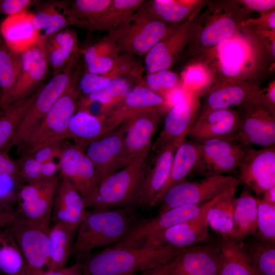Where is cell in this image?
<instances>
[{
	"instance_id": "cell-9",
	"label": "cell",
	"mask_w": 275,
	"mask_h": 275,
	"mask_svg": "<svg viewBox=\"0 0 275 275\" xmlns=\"http://www.w3.org/2000/svg\"><path fill=\"white\" fill-rule=\"evenodd\" d=\"M237 179L232 176L216 175L199 181L185 180L174 186L164 194L158 213L178 206L199 204L210 201L235 185Z\"/></svg>"
},
{
	"instance_id": "cell-4",
	"label": "cell",
	"mask_w": 275,
	"mask_h": 275,
	"mask_svg": "<svg viewBox=\"0 0 275 275\" xmlns=\"http://www.w3.org/2000/svg\"><path fill=\"white\" fill-rule=\"evenodd\" d=\"M173 29L153 15L139 9L120 26L107 36L121 54L144 56Z\"/></svg>"
},
{
	"instance_id": "cell-50",
	"label": "cell",
	"mask_w": 275,
	"mask_h": 275,
	"mask_svg": "<svg viewBox=\"0 0 275 275\" xmlns=\"http://www.w3.org/2000/svg\"><path fill=\"white\" fill-rule=\"evenodd\" d=\"M17 162L22 181L31 183L42 179V164L33 156H21Z\"/></svg>"
},
{
	"instance_id": "cell-59",
	"label": "cell",
	"mask_w": 275,
	"mask_h": 275,
	"mask_svg": "<svg viewBox=\"0 0 275 275\" xmlns=\"http://www.w3.org/2000/svg\"><path fill=\"white\" fill-rule=\"evenodd\" d=\"M59 171V163L53 160L47 161L42 164L41 179H47L57 175Z\"/></svg>"
},
{
	"instance_id": "cell-30",
	"label": "cell",
	"mask_w": 275,
	"mask_h": 275,
	"mask_svg": "<svg viewBox=\"0 0 275 275\" xmlns=\"http://www.w3.org/2000/svg\"><path fill=\"white\" fill-rule=\"evenodd\" d=\"M200 144L186 139L177 147L169 178L164 185L150 205L153 207L160 203L167 191L174 186L186 180L194 169L200 154Z\"/></svg>"
},
{
	"instance_id": "cell-64",
	"label": "cell",
	"mask_w": 275,
	"mask_h": 275,
	"mask_svg": "<svg viewBox=\"0 0 275 275\" xmlns=\"http://www.w3.org/2000/svg\"><path fill=\"white\" fill-rule=\"evenodd\" d=\"M0 24H1V23H0ZM3 40L2 38V37H1V34H0V41H2Z\"/></svg>"
},
{
	"instance_id": "cell-26",
	"label": "cell",
	"mask_w": 275,
	"mask_h": 275,
	"mask_svg": "<svg viewBox=\"0 0 275 275\" xmlns=\"http://www.w3.org/2000/svg\"><path fill=\"white\" fill-rule=\"evenodd\" d=\"M182 141L171 144L157 153L153 167L145 176L135 204L150 206L167 182L176 150Z\"/></svg>"
},
{
	"instance_id": "cell-24",
	"label": "cell",
	"mask_w": 275,
	"mask_h": 275,
	"mask_svg": "<svg viewBox=\"0 0 275 275\" xmlns=\"http://www.w3.org/2000/svg\"><path fill=\"white\" fill-rule=\"evenodd\" d=\"M86 209L84 199L71 182L60 175L51 219L76 232Z\"/></svg>"
},
{
	"instance_id": "cell-47",
	"label": "cell",
	"mask_w": 275,
	"mask_h": 275,
	"mask_svg": "<svg viewBox=\"0 0 275 275\" xmlns=\"http://www.w3.org/2000/svg\"><path fill=\"white\" fill-rule=\"evenodd\" d=\"M236 26L235 21L230 17L217 19L202 31L200 36V42L205 47L217 46L222 42L230 39Z\"/></svg>"
},
{
	"instance_id": "cell-48",
	"label": "cell",
	"mask_w": 275,
	"mask_h": 275,
	"mask_svg": "<svg viewBox=\"0 0 275 275\" xmlns=\"http://www.w3.org/2000/svg\"><path fill=\"white\" fill-rule=\"evenodd\" d=\"M257 199V231L255 235L258 239L275 243V206Z\"/></svg>"
},
{
	"instance_id": "cell-16",
	"label": "cell",
	"mask_w": 275,
	"mask_h": 275,
	"mask_svg": "<svg viewBox=\"0 0 275 275\" xmlns=\"http://www.w3.org/2000/svg\"><path fill=\"white\" fill-rule=\"evenodd\" d=\"M206 203L176 207L154 217L134 222L127 233L114 246H138L147 237L196 217Z\"/></svg>"
},
{
	"instance_id": "cell-1",
	"label": "cell",
	"mask_w": 275,
	"mask_h": 275,
	"mask_svg": "<svg viewBox=\"0 0 275 275\" xmlns=\"http://www.w3.org/2000/svg\"><path fill=\"white\" fill-rule=\"evenodd\" d=\"M189 247L113 245L86 258L82 262V275H130L142 272L175 258Z\"/></svg>"
},
{
	"instance_id": "cell-15",
	"label": "cell",
	"mask_w": 275,
	"mask_h": 275,
	"mask_svg": "<svg viewBox=\"0 0 275 275\" xmlns=\"http://www.w3.org/2000/svg\"><path fill=\"white\" fill-rule=\"evenodd\" d=\"M197 90L186 92L167 113L163 127L151 150L157 153L167 146L181 142L186 136L199 114L200 102Z\"/></svg>"
},
{
	"instance_id": "cell-38",
	"label": "cell",
	"mask_w": 275,
	"mask_h": 275,
	"mask_svg": "<svg viewBox=\"0 0 275 275\" xmlns=\"http://www.w3.org/2000/svg\"><path fill=\"white\" fill-rule=\"evenodd\" d=\"M75 232L67 226L54 223L49 228V262L48 270L65 267L72 254Z\"/></svg>"
},
{
	"instance_id": "cell-32",
	"label": "cell",
	"mask_w": 275,
	"mask_h": 275,
	"mask_svg": "<svg viewBox=\"0 0 275 275\" xmlns=\"http://www.w3.org/2000/svg\"><path fill=\"white\" fill-rule=\"evenodd\" d=\"M238 185L232 186L217 196L207 213L208 226L221 239H231L233 208Z\"/></svg>"
},
{
	"instance_id": "cell-27",
	"label": "cell",
	"mask_w": 275,
	"mask_h": 275,
	"mask_svg": "<svg viewBox=\"0 0 275 275\" xmlns=\"http://www.w3.org/2000/svg\"><path fill=\"white\" fill-rule=\"evenodd\" d=\"M41 44L53 75L61 72L80 50L76 32L68 28L42 37Z\"/></svg>"
},
{
	"instance_id": "cell-20",
	"label": "cell",
	"mask_w": 275,
	"mask_h": 275,
	"mask_svg": "<svg viewBox=\"0 0 275 275\" xmlns=\"http://www.w3.org/2000/svg\"><path fill=\"white\" fill-rule=\"evenodd\" d=\"M167 100L149 89L145 85L133 87L116 104L101 112L105 118L108 133L116 129L130 116L140 111L158 108Z\"/></svg>"
},
{
	"instance_id": "cell-22",
	"label": "cell",
	"mask_w": 275,
	"mask_h": 275,
	"mask_svg": "<svg viewBox=\"0 0 275 275\" xmlns=\"http://www.w3.org/2000/svg\"><path fill=\"white\" fill-rule=\"evenodd\" d=\"M191 34L189 20L173 28L145 55L144 63L147 73L168 69L187 43Z\"/></svg>"
},
{
	"instance_id": "cell-60",
	"label": "cell",
	"mask_w": 275,
	"mask_h": 275,
	"mask_svg": "<svg viewBox=\"0 0 275 275\" xmlns=\"http://www.w3.org/2000/svg\"><path fill=\"white\" fill-rule=\"evenodd\" d=\"M261 199L263 202L275 206V186L266 189L262 195Z\"/></svg>"
},
{
	"instance_id": "cell-35",
	"label": "cell",
	"mask_w": 275,
	"mask_h": 275,
	"mask_svg": "<svg viewBox=\"0 0 275 275\" xmlns=\"http://www.w3.org/2000/svg\"><path fill=\"white\" fill-rule=\"evenodd\" d=\"M144 2V0H112L101 15L89 23L86 28L90 32L112 33L132 16Z\"/></svg>"
},
{
	"instance_id": "cell-29",
	"label": "cell",
	"mask_w": 275,
	"mask_h": 275,
	"mask_svg": "<svg viewBox=\"0 0 275 275\" xmlns=\"http://www.w3.org/2000/svg\"><path fill=\"white\" fill-rule=\"evenodd\" d=\"M70 1H49L39 6L33 14V24L41 37L48 36L67 29L77 26L70 10Z\"/></svg>"
},
{
	"instance_id": "cell-5",
	"label": "cell",
	"mask_w": 275,
	"mask_h": 275,
	"mask_svg": "<svg viewBox=\"0 0 275 275\" xmlns=\"http://www.w3.org/2000/svg\"><path fill=\"white\" fill-rule=\"evenodd\" d=\"M147 171V160H138L106 177L98 185L92 208H115L135 204Z\"/></svg>"
},
{
	"instance_id": "cell-21",
	"label": "cell",
	"mask_w": 275,
	"mask_h": 275,
	"mask_svg": "<svg viewBox=\"0 0 275 275\" xmlns=\"http://www.w3.org/2000/svg\"><path fill=\"white\" fill-rule=\"evenodd\" d=\"M49 63L40 43L21 53L20 72L7 106L23 100L35 91L45 76Z\"/></svg>"
},
{
	"instance_id": "cell-7",
	"label": "cell",
	"mask_w": 275,
	"mask_h": 275,
	"mask_svg": "<svg viewBox=\"0 0 275 275\" xmlns=\"http://www.w3.org/2000/svg\"><path fill=\"white\" fill-rule=\"evenodd\" d=\"M81 50L59 73L53 75L40 91L22 121L8 148L18 146L42 121L54 102L69 86L76 66L78 63Z\"/></svg>"
},
{
	"instance_id": "cell-41",
	"label": "cell",
	"mask_w": 275,
	"mask_h": 275,
	"mask_svg": "<svg viewBox=\"0 0 275 275\" xmlns=\"http://www.w3.org/2000/svg\"><path fill=\"white\" fill-rule=\"evenodd\" d=\"M21 53L13 51L0 41V88L2 94L1 107L7 106L8 99L19 77Z\"/></svg>"
},
{
	"instance_id": "cell-49",
	"label": "cell",
	"mask_w": 275,
	"mask_h": 275,
	"mask_svg": "<svg viewBox=\"0 0 275 275\" xmlns=\"http://www.w3.org/2000/svg\"><path fill=\"white\" fill-rule=\"evenodd\" d=\"M177 75L168 70H161L148 73L145 85L152 91L159 93L174 90L178 83Z\"/></svg>"
},
{
	"instance_id": "cell-8",
	"label": "cell",
	"mask_w": 275,
	"mask_h": 275,
	"mask_svg": "<svg viewBox=\"0 0 275 275\" xmlns=\"http://www.w3.org/2000/svg\"><path fill=\"white\" fill-rule=\"evenodd\" d=\"M50 225L33 223L19 217L8 228L23 258L27 275L48 271Z\"/></svg>"
},
{
	"instance_id": "cell-13",
	"label": "cell",
	"mask_w": 275,
	"mask_h": 275,
	"mask_svg": "<svg viewBox=\"0 0 275 275\" xmlns=\"http://www.w3.org/2000/svg\"><path fill=\"white\" fill-rule=\"evenodd\" d=\"M244 150L238 180L260 199L266 189L275 186V145L258 150L244 147Z\"/></svg>"
},
{
	"instance_id": "cell-61",
	"label": "cell",
	"mask_w": 275,
	"mask_h": 275,
	"mask_svg": "<svg viewBox=\"0 0 275 275\" xmlns=\"http://www.w3.org/2000/svg\"><path fill=\"white\" fill-rule=\"evenodd\" d=\"M267 21L269 26L274 29L275 28V12L274 11L271 12L268 16Z\"/></svg>"
},
{
	"instance_id": "cell-42",
	"label": "cell",
	"mask_w": 275,
	"mask_h": 275,
	"mask_svg": "<svg viewBox=\"0 0 275 275\" xmlns=\"http://www.w3.org/2000/svg\"><path fill=\"white\" fill-rule=\"evenodd\" d=\"M195 1L176 0L145 1L140 9L165 22H179L187 18Z\"/></svg>"
},
{
	"instance_id": "cell-23",
	"label": "cell",
	"mask_w": 275,
	"mask_h": 275,
	"mask_svg": "<svg viewBox=\"0 0 275 275\" xmlns=\"http://www.w3.org/2000/svg\"><path fill=\"white\" fill-rule=\"evenodd\" d=\"M218 244L195 245L178 255L171 275H217Z\"/></svg>"
},
{
	"instance_id": "cell-56",
	"label": "cell",
	"mask_w": 275,
	"mask_h": 275,
	"mask_svg": "<svg viewBox=\"0 0 275 275\" xmlns=\"http://www.w3.org/2000/svg\"><path fill=\"white\" fill-rule=\"evenodd\" d=\"M82 262L77 260L73 265L62 268L48 270L41 275H82Z\"/></svg>"
},
{
	"instance_id": "cell-17",
	"label": "cell",
	"mask_w": 275,
	"mask_h": 275,
	"mask_svg": "<svg viewBox=\"0 0 275 275\" xmlns=\"http://www.w3.org/2000/svg\"><path fill=\"white\" fill-rule=\"evenodd\" d=\"M244 154V147L234 142L211 140L200 144V152L195 173L204 177L234 171Z\"/></svg>"
},
{
	"instance_id": "cell-37",
	"label": "cell",
	"mask_w": 275,
	"mask_h": 275,
	"mask_svg": "<svg viewBox=\"0 0 275 275\" xmlns=\"http://www.w3.org/2000/svg\"><path fill=\"white\" fill-rule=\"evenodd\" d=\"M135 64L134 56L121 54L114 67L105 74L82 73L78 82L79 97L86 96L104 87L114 79L129 73Z\"/></svg>"
},
{
	"instance_id": "cell-6",
	"label": "cell",
	"mask_w": 275,
	"mask_h": 275,
	"mask_svg": "<svg viewBox=\"0 0 275 275\" xmlns=\"http://www.w3.org/2000/svg\"><path fill=\"white\" fill-rule=\"evenodd\" d=\"M238 129L231 142H238L242 147L274 145V113L265 104L263 96L256 93L238 106Z\"/></svg>"
},
{
	"instance_id": "cell-28",
	"label": "cell",
	"mask_w": 275,
	"mask_h": 275,
	"mask_svg": "<svg viewBox=\"0 0 275 275\" xmlns=\"http://www.w3.org/2000/svg\"><path fill=\"white\" fill-rule=\"evenodd\" d=\"M107 134L104 117L84 109L76 112L72 117L62 141L72 139L74 145L85 150L89 144Z\"/></svg>"
},
{
	"instance_id": "cell-12",
	"label": "cell",
	"mask_w": 275,
	"mask_h": 275,
	"mask_svg": "<svg viewBox=\"0 0 275 275\" xmlns=\"http://www.w3.org/2000/svg\"><path fill=\"white\" fill-rule=\"evenodd\" d=\"M60 176L26 183L17 194V212L28 221L50 225Z\"/></svg>"
},
{
	"instance_id": "cell-58",
	"label": "cell",
	"mask_w": 275,
	"mask_h": 275,
	"mask_svg": "<svg viewBox=\"0 0 275 275\" xmlns=\"http://www.w3.org/2000/svg\"><path fill=\"white\" fill-rule=\"evenodd\" d=\"M243 3L249 8L257 11H264L274 7V0H245Z\"/></svg>"
},
{
	"instance_id": "cell-44",
	"label": "cell",
	"mask_w": 275,
	"mask_h": 275,
	"mask_svg": "<svg viewBox=\"0 0 275 275\" xmlns=\"http://www.w3.org/2000/svg\"><path fill=\"white\" fill-rule=\"evenodd\" d=\"M243 247L258 275H275V243L257 238Z\"/></svg>"
},
{
	"instance_id": "cell-43",
	"label": "cell",
	"mask_w": 275,
	"mask_h": 275,
	"mask_svg": "<svg viewBox=\"0 0 275 275\" xmlns=\"http://www.w3.org/2000/svg\"><path fill=\"white\" fill-rule=\"evenodd\" d=\"M0 271L6 275H27L22 254L8 227L0 228Z\"/></svg>"
},
{
	"instance_id": "cell-57",
	"label": "cell",
	"mask_w": 275,
	"mask_h": 275,
	"mask_svg": "<svg viewBox=\"0 0 275 275\" xmlns=\"http://www.w3.org/2000/svg\"><path fill=\"white\" fill-rule=\"evenodd\" d=\"M175 258L161 265L143 271L141 275H171Z\"/></svg>"
},
{
	"instance_id": "cell-53",
	"label": "cell",
	"mask_w": 275,
	"mask_h": 275,
	"mask_svg": "<svg viewBox=\"0 0 275 275\" xmlns=\"http://www.w3.org/2000/svg\"><path fill=\"white\" fill-rule=\"evenodd\" d=\"M207 75L202 67L199 66L189 67L184 76L185 86L191 90H197L206 82Z\"/></svg>"
},
{
	"instance_id": "cell-55",
	"label": "cell",
	"mask_w": 275,
	"mask_h": 275,
	"mask_svg": "<svg viewBox=\"0 0 275 275\" xmlns=\"http://www.w3.org/2000/svg\"><path fill=\"white\" fill-rule=\"evenodd\" d=\"M19 217L16 209L0 200V228L9 226Z\"/></svg>"
},
{
	"instance_id": "cell-40",
	"label": "cell",
	"mask_w": 275,
	"mask_h": 275,
	"mask_svg": "<svg viewBox=\"0 0 275 275\" xmlns=\"http://www.w3.org/2000/svg\"><path fill=\"white\" fill-rule=\"evenodd\" d=\"M256 93L254 89L237 85L226 86L213 89L205 96L202 113L238 106Z\"/></svg>"
},
{
	"instance_id": "cell-62",
	"label": "cell",
	"mask_w": 275,
	"mask_h": 275,
	"mask_svg": "<svg viewBox=\"0 0 275 275\" xmlns=\"http://www.w3.org/2000/svg\"><path fill=\"white\" fill-rule=\"evenodd\" d=\"M2 91L0 88V107H1V105H2Z\"/></svg>"
},
{
	"instance_id": "cell-25",
	"label": "cell",
	"mask_w": 275,
	"mask_h": 275,
	"mask_svg": "<svg viewBox=\"0 0 275 275\" xmlns=\"http://www.w3.org/2000/svg\"><path fill=\"white\" fill-rule=\"evenodd\" d=\"M0 34L7 47L21 53L41 43L42 37L35 28L32 12L7 16L0 24Z\"/></svg>"
},
{
	"instance_id": "cell-46",
	"label": "cell",
	"mask_w": 275,
	"mask_h": 275,
	"mask_svg": "<svg viewBox=\"0 0 275 275\" xmlns=\"http://www.w3.org/2000/svg\"><path fill=\"white\" fill-rule=\"evenodd\" d=\"M221 69L228 76L237 75L244 61V52L241 45L231 39L225 40L216 46Z\"/></svg>"
},
{
	"instance_id": "cell-19",
	"label": "cell",
	"mask_w": 275,
	"mask_h": 275,
	"mask_svg": "<svg viewBox=\"0 0 275 275\" xmlns=\"http://www.w3.org/2000/svg\"><path fill=\"white\" fill-rule=\"evenodd\" d=\"M124 135L121 126L86 148L85 152L94 167L98 185L123 168Z\"/></svg>"
},
{
	"instance_id": "cell-33",
	"label": "cell",
	"mask_w": 275,
	"mask_h": 275,
	"mask_svg": "<svg viewBox=\"0 0 275 275\" xmlns=\"http://www.w3.org/2000/svg\"><path fill=\"white\" fill-rule=\"evenodd\" d=\"M217 275H258L243 247L242 242L221 239Z\"/></svg>"
},
{
	"instance_id": "cell-45",
	"label": "cell",
	"mask_w": 275,
	"mask_h": 275,
	"mask_svg": "<svg viewBox=\"0 0 275 275\" xmlns=\"http://www.w3.org/2000/svg\"><path fill=\"white\" fill-rule=\"evenodd\" d=\"M112 0H75L70 1V13L77 27L87 25L98 18L106 10Z\"/></svg>"
},
{
	"instance_id": "cell-3",
	"label": "cell",
	"mask_w": 275,
	"mask_h": 275,
	"mask_svg": "<svg viewBox=\"0 0 275 275\" xmlns=\"http://www.w3.org/2000/svg\"><path fill=\"white\" fill-rule=\"evenodd\" d=\"M81 66H76L71 81L46 114L42 121L17 146L21 156L32 155L47 146L62 141L70 119L76 113L79 98L78 82L82 74Z\"/></svg>"
},
{
	"instance_id": "cell-63",
	"label": "cell",
	"mask_w": 275,
	"mask_h": 275,
	"mask_svg": "<svg viewBox=\"0 0 275 275\" xmlns=\"http://www.w3.org/2000/svg\"><path fill=\"white\" fill-rule=\"evenodd\" d=\"M130 275H140V274H139V273H137L132 274H130Z\"/></svg>"
},
{
	"instance_id": "cell-10",
	"label": "cell",
	"mask_w": 275,
	"mask_h": 275,
	"mask_svg": "<svg viewBox=\"0 0 275 275\" xmlns=\"http://www.w3.org/2000/svg\"><path fill=\"white\" fill-rule=\"evenodd\" d=\"M160 118L158 108H150L133 114L123 122V168L135 160H147Z\"/></svg>"
},
{
	"instance_id": "cell-54",
	"label": "cell",
	"mask_w": 275,
	"mask_h": 275,
	"mask_svg": "<svg viewBox=\"0 0 275 275\" xmlns=\"http://www.w3.org/2000/svg\"><path fill=\"white\" fill-rule=\"evenodd\" d=\"M67 145L61 142L47 146L37 150L31 155L42 164L47 161L53 160L54 158L56 157L60 158Z\"/></svg>"
},
{
	"instance_id": "cell-2",
	"label": "cell",
	"mask_w": 275,
	"mask_h": 275,
	"mask_svg": "<svg viewBox=\"0 0 275 275\" xmlns=\"http://www.w3.org/2000/svg\"><path fill=\"white\" fill-rule=\"evenodd\" d=\"M133 223L129 212L120 208L86 209L76 230L72 254L80 260L96 248L116 243Z\"/></svg>"
},
{
	"instance_id": "cell-34",
	"label": "cell",
	"mask_w": 275,
	"mask_h": 275,
	"mask_svg": "<svg viewBox=\"0 0 275 275\" xmlns=\"http://www.w3.org/2000/svg\"><path fill=\"white\" fill-rule=\"evenodd\" d=\"M86 71L102 74L115 66L121 53L115 41L107 35L81 50Z\"/></svg>"
},
{
	"instance_id": "cell-18",
	"label": "cell",
	"mask_w": 275,
	"mask_h": 275,
	"mask_svg": "<svg viewBox=\"0 0 275 275\" xmlns=\"http://www.w3.org/2000/svg\"><path fill=\"white\" fill-rule=\"evenodd\" d=\"M239 124L238 112L232 108L208 111L198 115L186 136L200 144L211 140L231 142Z\"/></svg>"
},
{
	"instance_id": "cell-52",
	"label": "cell",
	"mask_w": 275,
	"mask_h": 275,
	"mask_svg": "<svg viewBox=\"0 0 275 275\" xmlns=\"http://www.w3.org/2000/svg\"><path fill=\"white\" fill-rule=\"evenodd\" d=\"M6 176L14 181H22L17 161H14L5 152L0 150V176Z\"/></svg>"
},
{
	"instance_id": "cell-31",
	"label": "cell",
	"mask_w": 275,
	"mask_h": 275,
	"mask_svg": "<svg viewBox=\"0 0 275 275\" xmlns=\"http://www.w3.org/2000/svg\"><path fill=\"white\" fill-rule=\"evenodd\" d=\"M257 221V199L248 189H244L235 199L231 239L239 243L246 237L255 235Z\"/></svg>"
},
{
	"instance_id": "cell-39",
	"label": "cell",
	"mask_w": 275,
	"mask_h": 275,
	"mask_svg": "<svg viewBox=\"0 0 275 275\" xmlns=\"http://www.w3.org/2000/svg\"><path fill=\"white\" fill-rule=\"evenodd\" d=\"M132 87L131 81L125 76L116 78L104 87L79 98L76 112L87 109L96 102L102 105V112L118 102Z\"/></svg>"
},
{
	"instance_id": "cell-51",
	"label": "cell",
	"mask_w": 275,
	"mask_h": 275,
	"mask_svg": "<svg viewBox=\"0 0 275 275\" xmlns=\"http://www.w3.org/2000/svg\"><path fill=\"white\" fill-rule=\"evenodd\" d=\"M38 1L36 0L0 1V13L9 16L28 11L29 8Z\"/></svg>"
},
{
	"instance_id": "cell-14",
	"label": "cell",
	"mask_w": 275,
	"mask_h": 275,
	"mask_svg": "<svg viewBox=\"0 0 275 275\" xmlns=\"http://www.w3.org/2000/svg\"><path fill=\"white\" fill-rule=\"evenodd\" d=\"M216 198L207 201L196 217L147 237L138 246L187 248L207 242L209 234L207 213Z\"/></svg>"
},
{
	"instance_id": "cell-11",
	"label": "cell",
	"mask_w": 275,
	"mask_h": 275,
	"mask_svg": "<svg viewBox=\"0 0 275 275\" xmlns=\"http://www.w3.org/2000/svg\"><path fill=\"white\" fill-rule=\"evenodd\" d=\"M59 159L60 175L71 182L84 199L86 208H93L98 183L94 167L85 150L67 144Z\"/></svg>"
},
{
	"instance_id": "cell-36",
	"label": "cell",
	"mask_w": 275,
	"mask_h": 275,
	"mask_svg": "<svg viewBox=\"0 0 275 275\" xmlns=\"http://www.w3.org/2000/svg\"><path fill=\"white\" fill-rule=\"evenodd\" d=\"M40 88L23 100L0 108V150L8 148Z\"/></svg>"
}]
</instances>
